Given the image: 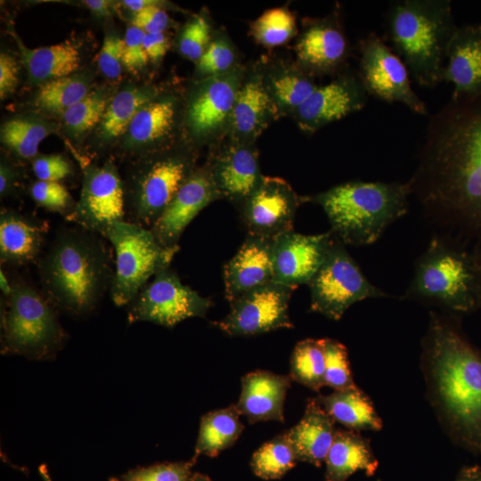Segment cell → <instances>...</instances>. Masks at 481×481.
Returning <instances> with one entry per match:
<instances>
[{"mask_svg":"<svg viewBox=\"0 0 481 481\" xmlns=\"http://www.w3.org/2000/svg\"><path fill=\"white\" fill-rule=\"evenodd\" d=\"M315 400L335 420L349 430H379L382 420L375 411L369 396L358 387L345 390H334Z\"/></svg>","mask_w":481,"mask_h":481,"instance_id":"f546056e","label":"cell"},{"mask_svg":"<svg viewBox=\"0 0 481 481\" xmlns=\"http://www.w3.org/2000/svg\"><path fill=\"white\" fill-rule=\"evenodd\" d=\"M325 355L321 338H306L297 343L290 357L292 380L320 391L325 386Z\"/></svg>","mask_w":481,"mask_h":481,"instance_id":"836d02e7","label":"cell"},{"mask_svg":"<svg viewBox=\"0 0 481 481\" xmlns=\"http://www.w3.org/2000/svg\"><path fill=\"white\" fill-rule=\"evenodd\" d=\"M366 102L367 92L359 75L346 71L330 83L316 86L292 117L303 132L312 135L329 123L362 110Z\"/></svg>","mask_w":481,"mask_h":481,"instance_id":"ac0fdd59","label":"cell"},{"mask_svg":"<svg viewBox=\"0 0 481 481\" xmlns=\"http://www.w3.org/2000/svg\"><path fill=\"white\" fill-rule=\"evenodd\" d=\"M240 415L235 404L203 415L192 460L196 462L201 454L217 456L232 445L244 428Z\"/></svg>","mask_w":481,"mask_h":481,"instance_id":"4dcf8cb0","label":"cell"},{"mask_svg":"<svg viewBox=\"0 0 481 481\" xmlns=\"http://www.w3.org/2000/svg\"><path fill=\"white\" fill-rule=\"evenodd\" d=\"M264 86L278 117L291 115L316 88L314 77L282 59L259 61Z\"/></svg>","mask_w":481,"mask_h":481,"instance_id":"4316f807","label":"cell"},{"mask_svg":"<svg viewBox=\"0 0 481 481\" xmlns=\"http://www.w3.org/2000/svg\"><path fill=\"white\" fill-rule=\"evenodd\" d=\"M273 240L248 234L235 255L224 265V296L229 303L273 281Z\"/></svg>","mask_w":481,"mask_h":481,"instance_id":"603a6c76","label":"cell"},{"mask_svg":"<svg viewBox=\"0 0 481 481\" xmlns=\"http://www.w3.org/2000/svg\"><path fill=\"white\" fill-rule=\"evenodd\" d=\"M189 481H211V480L203 474L195 473L191 476Z\"/></svg>","mask_w":481,"mask_h":481,"instance_id":"91938a15","label":"cell"},{"mask_svg":"<svg viewBox=\"0 0 481 481\" xmlns=\"http://www.w3.org/2000/svg\"><path fill=\"white\" fill-rule=\"evenodd\" d=\"M108 104V99L102 92H89L64 111L65 126L77 135L84 134L101 123Z\"/></svg>","mask_w":481,"mask_h":481,"instance_id":"ab89813d","label":"cell"},{"mask_svg":"<svg viewBox=\"0 0 481 481\" xmlns=\"http://www.w3.org/2000/svg\"><path fill=\"white\" fill-rule=\"evenodd\" d=\"M443 81L452 98L481 94V24L457 27L446 49Z\"/></svg>","mask_w":481,"mask_h":481,"instance_id":"cb8c5ba5","label":"cell"},{"mask_svg":"<svg viewBox=\"0 0 481 481\" xmlns=\"http://www.w3.org/2000/svg\"><path fill=\"white\" fill-rule=\"evenodd\" d=\"M278 117L262 79L260 62L247 69L238 91L227 136L255 143L257 137Z\"/></svg>","mask_w":481,"mask_h":481,"instance_id":"7402d4cb","label":"cell"},{"mask_svg":"<svg viewBox=\"0 0 481 481\" xmlns=\"http://www.w3.org/2000/svg\"><path fill=\"white\" fill-rule=\"evenodd\" d=\"M0 286H1L2 292L4 293V298L9 297L12 292V281L11 280L7 279L3 270H1Z\"/></svg>","mask_w":481,"mask_h":481,"instance_id":"6f0895ef","label":"cell"},{"mask_svg":"<svg viewBox=\"0 0 481 481\" xmlns=\"http://www.w3.org/2000/svg\"><path fill=\"white\" fill-rule=\"evenodd\" d=\"M91 11L100 16L110 14L111 2L106 0H86L83 2Z\"/></svg>","mask_w":481,"mask_h":481,"instance_id":"db71d44e","label":"cell"},{"mask_svg":"<svg viewBox=\"0 0 481 481\" xmlns=\"http://www.w3.org/2000/svg\"><path fill=\"white\" fill-rule=\"evenodd\" d=\"M335 420L315 398L309 399L300 421L286 431L298 461L320 467L332 444Z\"/></svg>","mask_w":481,"mask_h":481,"instance_id":"83f0119b","label":"cell"},{"mask_svg":"<svg viewBox=\"0 0 481 481\" xmlns=\"http://www.w3.org/2000/svg\"><path fill=\"white\" fill-rule=\"evenodd\" d=\"M48 232V223L11 208L0 213V260L23 265L38 261Z\"/></svg>","mask_w":481,"mask_h":481,"instance_id":"484cf974","label":"cell"},{"mask_svg":"<svg viewBox=\"0 0 481 481\" xmlns=\"http://www.w3.org/2000/svg\"><path fill=\"white\" fill-rule=\"evenodd\" d=\"M219 199L207 166L196 168L150 229L162 247L179 249L178 242L187 225Z\"/></svg>","mask_w":481,"mask_h":481,"instance_id":"ffe728a7","label":"cell"},{"mask_svg":"<svg viewBox=\"0 0 481 481\" xmlns=\"http://www.w3.org/2000/svg\"><path fill=\"white\" fill-rule=\"evenodd\" d=\"M22 56L30 77L40 82L69 76L81 61L78 47L69 40L35 49L23 47Z\"/></svg>","mask_w":481,"mask_h":481,"instance_id":"1f68e13d","label":"cell"},{"mask_svg":"<svg viewBox=\"0 0 481 481\" xmlns=\"http://www.w3.org/2000/svg\"><path fill=\"white\" fill-rule=\"evenodd\" d=\"M110 481H119V480L116 478H111Z\"/></svg>","mask_w":481,"mask_h":481,"instance_id":"94428289","label":"cell"},{"mask_svg":"<svg viewBox=\"0 0 481 481\" xmlns=\"http://www.w3.org/2000/svg\"><path fill=\"white\" fill-rule=\"evenodd\" d=\"M19 173L11 166L2 163L0 169V194L1 197H6L11 194L18 182Z\"/></svg>","mask_w":481,"mask_h":481,"instance_id":"f5cc1de1","label":"cell"},{"mask_svg":"<svg viewBox=\"0 0 481 481\" xmlns=\"http://www.w3.org/2000/svg\"><path fill=\"white\" fill-rule=\"evenodd\" d=\"M192 460L140 468L126 473L122 481H189Z\"/></svg>","mask_w":481,"mask_h":481,"instance_id":"f6af8a7d","label":"cell"},{"mask_svg":"<svg viewBox=\"0 0 481 481\" xmlns=\"http://www.w3.org/2000/svg\"><path fill=\"white\" fill-rule=\"evenodd\" d=\"M41 291L57 309L82 317L110 290L114 267L99 235L79 226L57 232L37 261Z\"/></svg>","mask_w":481,"mask_h":481,"instance_id":"3957f363","label":"cell"},{"mask_svg":"<svg viewBox=\"0 0 481 481\" xmlns=\"http://www.w3.org/2000/svg\"><path fill=\"white\" fill-rule=\"evenodd\" d=\"M88 94V86L79 77L67 76L43 82L35 104L51 112H62L82 100Z\"/></svg>","mask_w":481,"mask_h":481,"instance_id":"74e56055","label":"cell"},{"mask_svg":"<svg viewBox=\"0 0 481 481\" xmlns=\"http://www.w3.org/2000/svg\"><path fill=\"white\" fill-rule=\"evenodd\" d=\"M333 236L331 231L304 235L292 230L275 238L273 281L294 289L307 284L322 265Z\"/></svg>","mask_w":481,"mask_h":481,"instance_id":"d6986e66","label":"cell"},{"mask_svg":"<svg viewBox=\"0 0 481 481\" xmlns=\"http://www.w3.org/2000/svg\"><path fill=\"white\" fill-rule=\"evenodd\" d=\"M124 39L114 35L106 36L98 55L101 71L109 78L120 76L123 67Z\"/></svg>","mask_w":481,"mask_h":481,"instance_id":"7dc6e473","label":"cell"},{"mask_svg":"<svg viewBox=\"0 0 481 481\" xmlns=\"http://www.w3.org/2000/svg\"><path fill=\"white\" fill-rule=\"evenodd\" d=\"M211 40V28L207 17L198 15L183 28L179 40V51L184 57L198 62Z\"/></svg>","mask_w":481,"mask_h":481,"instance_id":"ee69618b","label":"cell"},{"mask_svg":"<svg viewBox=\"0 0 481 481\" xmlns=\"http://www.w3.org/2000/svg\"><path fill=\"white\" fill-rule=\"evenodd\" d=\"M32 169L37 180L48 182L61 183L72 173L70 163L59 154L36 157L32 162Z\"/></svg>","mask_w":481,"mask_h":481,"instance_id":"c3c4849f","label":"cell"},{"mask_svg":"<svg viewBox=\"0 0 481 481\" xmlns=\"http://www.w3.org/2000/svg\"><path fill=\"white\" fill-rule=\"evenodd\" d=\"M410 195L407 183L351 181L304 198L322 208L330 231L344 245L360 247L377 241L407 214Z\"/></svg>","mask_w":481,"mask_h":481,"instance_id":"277c9868","label":"cell"},{"mask_svg":"<svg viewBox=\"0 0 481 481\" xmlns=\"http://www.w3.org/2000/svg\"><path fill=\"white\" fill-rule=\"evenodd\" d=\"M325 355V386L334 390L357 387L353 379L346 347L333 338H321Z\"/></svg>","mask_w":481,"mask_h":481,"instance_id":"60d3db41","label":"cell"},{"mask_svg":"<svg viewBox=\"0 0 481 481\" xmlns=\"http://www.w3.org/2000/svg\"><path fill=\"white\" fill-rule=\"evenodd\" d=\"M387 32L416 82L434 87L443 81L445 54L457 29L449 0H399L386 13Z\"/></svg>","mask_w":481,"mask_h":481,"instance_id":"5b68a950","label":"cell"},{"mask_svg":"<svg viewBox=\"0 0 481 481\" xmlns=\"http://www.w3.org/2000/svg\"><path fill=\"white\" fill-rule=\"evenodd\" d=\"M298 64L312 75L338 71L350 51L349 43L336 13L310 21L296 45Z\"/></svg>","mask_w":481,"mask_h":481,"instance_id":"44dd1931","label":"cell"},{"mask_svg":"<svg viewBox=\"0 0 481 481\" xmlns=\"http://www.w3.org/2000/svg\"><path fill=\"white\" fill-rule=\"evenodd\" d=\"M151 101L149 92L138 89L122 90L110 102L100 123L102 135L115 138L127 132L137 112Z\"/></svg>","mask_w":481,"mask_h":481,"instance_id":"e575fe53","label":"cell"},{"mask_svg":"<svg viewBox=\"0 0 481 481\" xmlns=\"http://www.w3.org/2000/svg\"><path fill=\"white\" fill-rule=\"evenodd\" d=\"M326 481H346L357 470L374 474L378 461L369 440L354 430H336L326 460Z\"/></svg>","mask_w":481,"mask_h":481,"instance_id":"f1b7e54d","label":"cell"},{"mask_svg":"<svg viewBox=\"0 0 481 481\" xmlns=\"http://www.w3.org/2000/svg\"><path fill=\"white\" fill-rule=\"evenodd\" d=\"M176 115L174 99L151 100L141 108L128 127L130 143L144 146L162 142L173 131Z\"/></svg>","mask_w":481,"mask_h":481,"instance_id":"d6a6232c","label":"cell"},{"mask_svg":"<svg viewBox=\"0 0 481 481\" xmlns=\"http://www.w3.org/2000/svg\"><path fill=\"white\" fill-rule=\"evenodd\" d=\"M246 72L240 63L228 72L200 79L185 110V125L196 143L213 146L227 136Z\"/></svg>","mask_w":481,"mask_h":481,"instance_id":"8fae6325","label":"cell"},{"mask_svg":"<svg viewBox=\"0 0 481 481\" xmlns=\"http://www.w3.org/2000/svg\"><path fill=\"white\" fill-rule=\"evenodd\" d=\"M407 183L428 218L481 243V94L451 97L429 118Z\"/></svg>","mask_w":481,"mask_h":481,"instance_id":"6da1fadb","label":"cell"},{"mask_svg":"<svg viewBox=\"0 0 481 481\" xmlns=\"http://www.w3.org/2000/svg\"><path fill=\"white\" fill-rule=\"evenodd\" d=\"M291 378L266 371H256L241 379V392L235 406L250 423L284 421L283 406Z\"/></svg>","mask_w":481,"mask_h":481,"instance_id":"d4e9b609","label":"cell"},{"mask_svg":"<svg viewBox=\"0 0 481 481\" xmlns=\"http://www.w3.org/2000/svg\"><path fill=\"white\" fill-rule=\"evenodd\" d=\"M471 255L477 274L478 299L481 300V244L476 246L474 252Z\"/></svg>","mask_w":481,"mask_h":481,"instance_id":"9f6ffc18","label":"cell"},{"mask_svg":"<svg viewBox=\"0 0 481 481\" xmlns=\"http://www.w3.org/2000/svg\"><path fill=\"white\" fill-rule=\"evenodd\" d=\"M212 302L184 285L170 266L159 271L128 304L127 321L172 328L192 317H205Z\"/></svg>","mask_w":481,"mask_h":481,"instance_id":"7c38bea8","label":"cell"},{"mask_svg":"<svg viewBox=\"0 0 481 481\" xmlns=\"http://www.w3.org/2000/svg\"><path fill=\"white\" fill-rule=\"evenodd\" d=\"M458 481H481V478L477 476V473H472L470 471L469 474L463 476Z\"/></svg>","mask_w":481,"mask_h":481,"instance_id":"680465c9","label":"cell"},{"mask_svg":"<svg viewBox=\"0 0 481 481\" xmlns=\"http://www.w3.org/2000/svg\"><path fill=\"white\" fill-rule=\"evenodd\" d=\"M423 357L441 417L481 452V356L447 318L431 312Z\"/></svg>","mask_w":481,"mask_h":481,"instance_id":"7a4b0ae2","label":"cell"},{"mask_svg":"<svg viewBox=\"0 0 481 481\" xmlns=\"http://www.w3.org/2000/svg\"><path fill=\"white\" fill-rule=\"evenodd\" d=\"M212 147L206 164L210 176L220 198L238 208L264 176L256 144L226 136Z\"/></svg>","mask_w":481,"mask_h":481,"instance_id":"e0dca14e","label":"cell"},{"mask_svg":"<svg viewBox=\"0 0 481 481\" xmlns=\"http://www.w3.org/2000/svg\"><path fill=\"white\" fill-rule=\"evenodd\" d=\"M237 54L232 43L225 35L212 38L206 52L197 62V72L201 78L224 74L236 67Z\"/></svg>","mask_w":481,"mask_h":481,"instance_id":"b9f144b4","label":"cell"},{"mask_svg":"<svg viewBox=\"0 0 481 481\" xmlns=\"http://www.w3.org/2000/svg\"><path fill=\"white\" fill-rule=\"evenodd\" d=\"M133 26H135L146 34L164 32L169 25L167 13L160 8V4L149 6L134 15Z\"/></svg>","mask_w":481,"mask_h":481,"instance_id":"681fc988","label":"cell"},{"mask_svg":"<svg viewBox=\"0 0 481 481\" xmlns=\"http://www.w3.org/2000/svg\"><path fill=\"white\" fill-rule=\"evenodd\" d=\"M145 32L135 26H130L124 38L123 66L130 72L141 70L148 63L149 58L143 47Z\"/></svg>","mask_w":481,"mask_h":481,"instance_id":"bcb514c9","label":"cell"},{"mask_svg":"<svg viewBox=\"0 0 481 481\" xmlns=\"http://www.w3.org/2000/svg\"><path fill=\"white\" fill-rule=\"evenodd\" d=\"M297 31L295 17L284 7L265 11L250 27L253 38L265 47L285 44Z\"/></svg>","mask_w":481,"mask_h":481,"instance_id":"f35d334b","label":"cell"},{"mask_svg":"<svg viewBox=\"0 0 481 481\" xmlns=\"http://www.w3.org/2000/svg\"><path fill=\"white\" fill-rule=\"evenodd\" d=\"M2 309L4 353L33 359L55 355L67 339L57 309L42 291L22 279L12 281V292Z\"/></svg>","mask_w":481,"mask_h":481,"instance_id":"52a82bcc","label":"cell"},{"mask_svg":"<svg viewBox=\"0 0 481 481\" xmlns=\"http://www.w3.org/2000/svg\"><path fill=\"white\" fill-rule=\"evenodd\" d=\"M169 45V39L164 32L145 33L143 47L149 61H159L165 56Z\"/></svg>","mask_w":481,"mask_h":481,"instance_id":"816d5d0a","label":"cell"},{"mask_svg":"<svg viewBox=\"0 0 481 481\" xmlns=\"http://www.w3.org/2000/svg\"><path fill=\"white\" fill-rule=\"evenodd\" d=\"M122 4L130 11H133L135 12V13H136L149 6L160 4L159 1L153 0H125L122 1Z\"/></svg>","mask_w":481,"mask_h":481,"instance_id":"11a10c76","label":"cell"},{"mask_svg":"<svg viewBox=\"0 0 481 481\" xmlns=\"http://www.w3.org/2000/svg\"><path fill=\"white\" fill-rule=\"evenodd\" d=\"M19 67L16 60L6 53L0 54V96L1 99L12 94L19 83Z\"/></svg>","mask_w":481,"mask_h":481,"instance_id":"f907efd6","label":"cell"},{"mask_svg":"<svg viewBox=\"0 0 481 481\" xmlns=\"http://www.w3.org/2000/svg\"><path fill=\"white\" fill-rule=\"evenodd\" d=\"M125 220V188L115 167H89L79 200L67 221L103 237L110 225Z\"/></svg>","mask_w":481,"mask_h":481,"instance_id":"2e32d148","label":"cell"},{"mask_svg":"<svg viewBox=\"0 0 481 481\" xmlns=\"http://www.w3.org/2000/svg\"><path fill=\"white\" fill-rule=\"evenodd\" d=\"M298 459L286 432L264 444L252 456L251 468L259 477L266 480L283 477Z\"/></svg>","mask_w":481,"mask_h":481,"instance_id":"8d00e7d4","label":"cell"},{"mask_svg":"<svg viewBox=\"0 0 481 481\" xmlns=\"http://www.w3.org/2000/svg\"><path fill=\"white\" fill-rule=\"evenodd\" d=\"M50 134L43 122L31 118H14L1 127V142L23 159H35L38 146Z\"/></svg>","mask_w":481,"mask_h":481,"instance_id":"d590c367","label":"cell"},{"mask_svg":"<svg viewBox=\"0 0 481 481\" xmlns=\"http://www.w3.org/2000/svg\"><path fill=\"white\" fill-rule=\"evenodd\" d=\"M191 153L168 152L144 162L125 194L126 221L151 228L196 169Z\"/></svg>","mask_w":481,"mask_h":481,"instance_id":"30bf717a","label":"cell"},{"mask_svg":"<svg viewBox=\"0 0 481 481\" xmlns=\"http://www.w3.org/2000/svg\"><path fill=\"white\" fill-rule=\"evenodd\" d=\"M103 237L116 255L110 295L117 306L128 305L151 277L170 266L179 250L165 249L151 229L126 220L110 225Z\"/></svg>","mask_w":481,"mask_h":481,"instance_id":"ba28073f","label":"cell"},{"mask_svg":"<svg viewBox=\"0 0 481 481\" xmlns=\"http://www.w3.org/2000/svg\"><path fill=\"white\" fill-rule=\"evenodd\" d=\"M294 289L271 281L230 302L228 314L216 327L232 337L255 336L293 328L289 303Z\"/></svg>","mask_w":481,"mask_h":481,"instance_id":"5bb4252c","label":"cell"},{"mask_svg":"<svg viewBox=\"0 0 481 481\" xmlns=\"http://www.w3.org/2000/svg\"><path fill=\"white\" fill-rule=\"evenodd\" d=\"M404 298L468 311L478 299L472 255L448 235H435L415 264Z\"/></svg>","mask_w":481,"mask_h":481,"instance_id":"8992f818","label":"cell"},{"mask_svg":"<svg viewBox=\"0 0 481 481\" xmlns=\"http://www.w3.org/2000/svg\"><path fill=\"white\" fill-rule=\"evenodd\" d=\"M307 285L310 309L334 321L340 320L352 305L361 300L387 296L365 277L335 235L322 265Z\"/></svg>","mask_w":481,"mask_h":481,"instance_id":"9c48e42d","label":"cell"},{"mask_svg":"<svg viewBox=\"0 0 481 481\" xmlns=\"http://www.w3.org/2000/svg\"><path fill=\"white\" fill-rule=\"evenodd\" d=\"M29 193L37 206L59 213L66 220L75 210L77 203L67 188L60 182L37 180L30 186Z\"/></svg>","mask_w":481,"mask_h":481,"instance_id":"7bdbcfd3","label":"cell"},{"mask_svg":"<svg viewBox=\"0 0 481 481\" xmlns=\"http://www.w3.org/2000/svg\"><path fill=\"white\" fill-rule=\"evenodd\" d=\"M305 202L284 179L264 175L250 196L238 208L249 235L275 239L293 230V221Z\"/></svg>","mask_w":481,"mask_h":481,"instance_id":"9a60e30c","label":"cell"},{"mask_svg":"<svg viewBox=\"0 0 481 481\" xmlns=\"http://www.w3.org/2000/svg\"><path fill=\"white\" fill-rule=\"evenodd\" d=\"M359 77L367 92L387 102H401L418 114L426 115L425 102L412 90L408 69L375 33L360 41Z\"/></svg>","mask_w":481,"mask_h":481,"instance_id":"4fadbf2b","label":"cell"}]
</instances>
